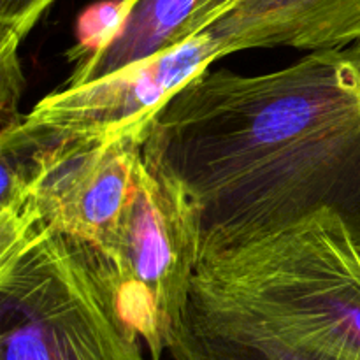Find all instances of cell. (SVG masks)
Listing matches in <instances>:
<instances>
[{"label":"cell","mask_w":360,"mask_h":360,"mask_svg":"<svg viewBox=\"0 0 360 360\" xmlns=\"http://www.w3.org/2000/svg\"><path fill=\"white\" fill-rule=\"evenodd\" d=\"M150 139L199 206L202 253L322 210L360 246V39L269 72L210 67L165 102Z\"/></svg>","instance_id":"obj_1"},{"label":"cell","mask_w":360,"mask_h":360,"mask_svg":"<svg viewBox=\"0 0 360 360\" xmlns=\"http://www.w3.org/2000/svg\"><path fill=\"white\" fill-rule=\"evenodd\" d=\"M188 301L360 360V246L330 210L202 253Z\"/></svg>","instance_id":"obj_2"},{"label":"cell","mask_w":360,"mask_h":360,"mask_svg":"<svg viewBox=\"0 0 360 360\" xmlns=\"http://www.w3.org/2000/svg\"><path fill=\"white\" fill-rule=\"evenodd\" d=\"M112 264L39 224L0 248V360H146Z\"/></svg>","instance_id":"obj_3"},{"label":"cell","mask_w":360,"mask_h":360,"mask_svg":"<svg viewBox=\"0 0 360 360\" xmlns=\"http://www.w3.org/2000/svg\"><path fill=\"white\" fill-rule=\"evenodd\" d=\"M200 253L199 206L148 136L109 262L118 274L123 315L151 360H160L169 330L185 313Z\"/></svg>","instance_id":"obj_4"},{"label":"cell","mask_w":360,"mask_h":360,"mask_svg":"<svg viewBox=\"0 0 360 360\" xmlns=\"http://www.w3.org/2000/svg\"><path fill=\"white\" fill-rule=\"evenodd\" d=\"M150 132L137 130L108 141L76 139L30 129L20 115L2 123L0 155L16 160L30 178L41 224L90 243L109 260Z\"/></svg>","instance_id":"obj_5"},{"label":"cell","mask_w":360,"mask_h":360,"mask_svg":"<svg viewBox=\"0 0 360 360\" xmlns=\"http://www.w3.org/2000/svg\"><path fill=\"white\" fill-rule=\"evenodd\" d=\"M220 58L218 42L202 32L111 76L53 91L21 115V122L30 129L86 141L150 130L165 102Z\"/></svg>","instance_id":"obj_6"},{"label":"cell","mask_w":360,"mask_h":360,"mask_svg":"<svg viewBox=\"0 0 360 360\" xmlns=\"http://www.w3.org/2000/svg\"><path fill=\"white\" fill-rule=\"evenodd\" d=\"M204 32L221 58L259 48L340 49L360 39V0H239Z\"/></svg>","instance_id":"obj_7"},{"label":"cell","mask_w":360,"mask_h":360,"mask_svg":"<svg viewBox=\"0 0 360 360\" xmlns=\"http://www.w3.org/2000/svg\"><path fill=\"white\" fill-rule=\"evenodd\" d=\"M165 348L174 360H354L295 340L253 316L190 301L169 330Z\"/></svg>","instance_id":"obj_8"},{"label":"cell","mask_w":360,"mask_h":360,"mask_svg":"<svg viewBox=\"0 0 360 360\" xmlns=\"http://www.w3.org/2000/svg\"><path fill=\"white\" fill-rule=\"evenodd\" d=\"M200 0H123L125 18L111 44L74 67L63 86H79L111 76L136 63L146 62L181 42Z\"/></svg>","instance_id":"obj_9"},{"label":"cell","mask_w":360,"mask_h":360,"mask_svg":"<svg viewBox=\"0 0 360 360\" xmlns=\"http://www.w3.org/2000/svg\"><path fill=\"white\" fill-rule=\"evenodd\" d=\"M123 18V0H101L86 7L76 21V44L67 51L74 67L104 51L122 30Z\"/></svg>","instance_id":"obj_10"},{"label":"cell","mask_w":360,"mask_h":360,"mask_svg":"<svg viewBox=\"0 0 360 360\" xmlns=\"http://www.w3.org/2000/svg\"><path fill=\"white\" fill-rule=\"evenodd\" d=\"M56 0H0V63H20V49Z\"/></svg>","instance_id":"obj_11"},{"label":"cell","mask_w":360,"mask_h":360,"mask_svg":"<svg viewBox=\"0 0 360 360\" xmlns=\"http://www.w3.org/2000/svg\"><path fill=\"white\" fill-rule=\"evenodd\" d=\"M238 2L239 0H200L195 13H193L192 20L188 21V25H186L185 30H183L181 42H185L186 39L202 34L206 28H210L211 25L217 23L220 18H224Z\"/></svg>","instance_id":"obj_12"}]
</instances>
